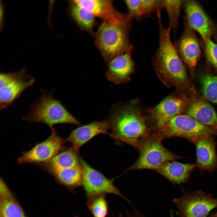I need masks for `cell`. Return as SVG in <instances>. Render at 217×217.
<instances>
[{
  "instance_id": "obj_10",
  "label": "cell",
  "mask_w": 217,
  "mask_h": 217,
  "mask_svg": "<svg viewBox=\"0 0 217 217\" xmlns=\"http://www.w3.org/2000/svg\"><path fill=\"white\" fill-rule=\"evenodd\" d=\"M181 217H207L217 207V198L200 191L184 193L174 199Z\"/></svg>"
},
{
  "instance_id": "obj_9",
  "label": "cell",
  "mask_w": 217,
  "mask_h": 217,
  "mask_svg": "<svg viewBox=\"0 0 217 217\" xmlns=\"http://www.w3.org/2000/svg\"><path fill=\"white\" fill-rule=\"evenodd\" d=\"M79 159L83 173L82 186L88 200L100 195L113 194L131 203L114 185L112 180L92 167L82 158Z\"/></svg>"
},
{
  "instance_id": "obj_5",
  "label": "cell",
  "mask_w": 217,
  "mask_h": 217,
  "mask_svg": "<svg viewBox=\"0 0 217 217\" xmlns=\"http://www.w3.org/2000/svg\"><path fill=\"white\" fill-rule=\"evenodd\" d=\"M163 140L156 133H151L140 142L139 157L127 170L151 169L156 171L164 163L181 157L170 152L162 145Z\"/></svg>"
},
{
  "instance_id": "obj_31",
  "label": "cell",
  "mask_w": 217,
  "mask_h": 217,
  "mask_svg": "<svg viewBox=\"0 0 217 217\" xmlns=\"http://www.w3.org/2000/svg\"><path fill=\"white\" fill-rule=\"evenodd\" d=\"M1 0L0 4V30L1 32L3 30L4 26V12L5 6Z\"/></svg>"
},
{
  "instance_id": "obj_8",
  "label": "cell",
  "mask_w": 217,
  "mask_h": 217,
  "mask_svg": "<svg viewBox=\"0 0 217 217\" xmlns=\"http://www.w3.org/2000/svg\"><path fill=\"white\" fill-rule=\"evenodd\" d=\"M185 96L178 92L163 99L156 106L145 109L153 132L173 117L181 114L188 105Z\"/></svg>"
},
{
  "instance_id": "obj_29",
  "label": "cell",
  "mask_w": 217,
  "mask_h": 217,
  "mask_svg": "<svg viewBox=\"0 0 217 217\" xmlns=\"http://www.w3.org/2000/svg\"><path fill=\"white\" fill-rule=\"evenodd\" d=\"M141 0H125L124 2L128 10V13L133 19L137 20Z\"/></svg>"
},
{
  "instance_id": "obj_32",
  "label": "cell",
  "mask_w": 217,
  "mask_h": 217,
  "mask_svg": "<svg viewBox=\"0 0 217 217\" xmlns=\"http://www.w3.org/2000/svg\"><path fill=\"white\" fill-rule=\"evenodd\" d=\"M127 217H145L136 209H134L133 213H130L128 215ZM170 217H174L173 214H170Z\"/></svg>"
},
{
  "instance_id": "obj_24",
  "label": "cell",
  "mask_w": 217,
  "mask_h": 217,
  "mask_svg": "<svg viewBox=\"0 0 217 217\" xmlns=\"http://www.w3.org/2000/svg\"><path fill=\"white\" fill-rule=\"evenodd\" d=\"M201 82L204 97L211 102L217 104V76L206 74L201 77Z\"/></svg>"
},
{
  "instance_id": "obj_2",
  "label": "cell",
  "mask_w": 217,
  "mask_h": 217,
  "mask_svg": "<svg viewBox=\"0 0 217 217\" xmlns=\"http://www.w3.org/2000/svg\"><path fill=\"white\" fill-rule=\"evenodd\" d=\"M111 113V135L138 149L142 140L153 132L145 109L137 99L114 106Z\"/></svg>"
},
{
  "instance_id": "obj_19",
  "label": "cell",
  "mask_w": 217,
  "mask_h": 217,
  "mask_svg": "<svg viewBox=\"0 0 217 217\" xmlns=\"http://www.w3.org/2000/svg\"><path fill=\"white\" fill-rule=\"evenodd\" d=\"M72 146L60 152L52 159L40 166L43 171L51 174L59 169L80 167L79 157Z\"/></svg>"
},
{
  "instance_id": "obj_27",
  "label": "cell",
  "mask_w": 217,
  "mask_h": 217,
  "mask_svg": "<svg viewBox=\"0 0 217 217\" xmlns=\"http://www.w3.org/2000/svg\"><path fill=\"white\" fill-rule=\"evenodd\" d=\"M163 9L164 0H141L137 20L149 17L154 12H160Z\"/></svg>"
},
{
  "instance_id": "obj_17",
  "label": "cell",
  "mask_w": 217,
  "mask_h": 217,
  "mask_svg": "<svg viewBox=\"0 0 217 217\" xmlns=\"http://www.w3.org/2000/svg\"><path fill=\"white\" fill-rule=\"evenodd\" d=\"M111 128L109 120L96 121L72 131L66 139L77 151L84 144L100 134H107Z\"/></svg>"
},
{
  "instance_id": "obj_16",
  "label": "cell",
  "mask_w": 217,
  "mask_h": 217,
  "mask_svg": "<svg viewBox=\"0 0 217 217\" xmlns=\"http://www.w3.org/2000/svg\"><path fill=\"white\" fill-rule=\"evenodd\" d=\"M131 53L127 52L119 55L108 64L106 76L109 81L118 85L130 80L131 76L135 68Z\"/></svg>"
},
{
  "instance_id": "obj_21",
  "label": "cell",
  "mask_w": 217,
  "mask_h": 217,
  "mask_svg": "<svg viewBox=\"0 0 217 217\" xmlns=\"http://www.w3.org/2000/svg\"><path fill=\"white\" fill-rule=\"evenodd\" d=\"M67 11L68 15L80 29L94 36L95 32L93 29L96 24L94 15L82 8L74 0L69 1Z\"/></svg>"
},
{
  "instance_id": "obj_25",
  "label": "cell",
  "mask_w": 217,
  "mask_h": 217,
  "mask_svg": "<svg viewBox=\"0 0 217 217\" xmlns=\"http://www.w3.org/2000/svg\"><path fill=\"white\" fill-rule=\"evenodd\" d=\"M2 217H26L20 206L11 198H1Z\"/></svg>"
},
{
  "instance_id": "obj_12",
  "label": "cell",
  "mask_w": 217,
  "mask_h": 217,
  "mask_svg": "<svg viewBox=\"0 0 217 217\" xmlns=\"http://www.w3.org/2000/svg\"><path fill=\"white\" fill-rule=\"evenodd\" d=\"M185 28L197 32L202 40L211 39L215 26L200 4L193 0H183Z\"/></svg>"
},
{
  "instance_id": "obj_15",
  "label": "cell",
  "mask_w": 217,
  "mask_h": 217,
  "mask_svg": "<svg viewBox=\"0 0 217 217\" xmlns=\"http://www.w3.org/2000/svg\"><path fill=\"white\" fill-rule=\"evenodd\" d=\"M197 161L195 165L201 172L211 173L217 169V154L216 144L212 136H207L195 140Z\"/></svg>"
},
{
  "instance_id": "obj_22",
  "label": "cell",
  "mask_w": 217,
  "mask_h": 217,
  "mask_svg": "<svg viewBox=\"0 0 217 217\" xmlns=\"http://www.w3.org/2000/svg\"><path fill=\"white\" fill-rule=\"evenodd\" d=\"M60 184L73 190L82 185L83 173L80 167L57 170L51 174Z\"/></svg>"
},
{
  "instance_id": "obj_18",
  "label": "cell",
  "mask_w": 217,
  "mask_h": 217,
  "mask_svg": "<svg viewBox=\"0 0 217 217\" xmlns=\"http://www.w3.org/2000/svg\"><path fill=\"white\" fill-rule=\"evenodd\" d=\"M188 105L187 114L204 125L217 130V114L204 97L193 98Z\"/></svg>"
},
{
  "instance_id": "obj_33",
  "label": "cell",
  "mask_w": 217,
  "mask_h": 217,
  "mask_svg": "<svg viewBox=\"0 0 217 217\" xmlns=\"http://www.w3.org/2000/svg\"><path fill=\"white\" fill-rule=\"evenodd\" d=\"M213 36L217 40V27L215 26Z\"/></svg>"
},
{
  "instance_id": "obj_13",
  "label": "cell",
  "mask_w": 217,
  "mask_h": 217,
  "mask_svg": "<svg viewBox=\"0 0 217 217\" xmlns=\"http://www.w3.org/2000/svg\"><path fill=\"white\" fill-rule=\"evenodd\" d=\"M183 61L194 75L196 66L202 55L201 44L194 31L185 28L180 38L174 43Z\"/></svg>"
},
{
  "instance_id": "obj_28",
  "label": "cell",
  "mask_w": 217,
  "mask_h": 217,
  "mask_svg": "<svg viewBox=\"0 0 217 217\" xmlns=\"http://www.w3.org/2000/svg\"><path fill=\"white\" fill-rule=\"evenodd\" d=\"M201 44L207 61L217 70V43L208 39L202 40Z\"/></svg>"
},
{
  "instance_id": "obj_6",
  "label": "cell",
  "mask_w": 217,
  "mask_h": 217,
  "mask_svg": "<svg viewBox=\"0 0 217 217\" xmlns=\"http://www.w3.org/2000/svg\"><path fill=\"white\" fill-rule=\"evenodd\" d=\"M163 140L178 137L193 143L207 136H217V130L200 123L187 115L175 116L166 122L156 132Z\"/></svg>"
},
{
  "instance_id": "obj_30",
  "label": "cell",
  "mask_w": 217,
  "mask_h": 217,
  "mask_svg": "<svg viewBox=\"0 0 217 217\" xmlns=\"http://www.w3.org/2000/svg\"><path fill=\"white\" fill-rule=\"evenodd\" d=\"M0 193L1 198H11L8 188L1 178H0Z\"/></svg>"
},
{
  "instance_id": "obj_7",
  "label": "cell",
  "mask_w": 217,
  "mask_h": 217,
  "mask_svg": "<svg viewBox=\"0 0 217 217\" xmlns=\"http://www.w3.org/2000/svg\"><path fill=\"white\" fill-rule=\"evenodd\" d=\"M35 79L27 73L25 68L17 72L1 73L0 108L5 109L19 98L27 88L33 86Z\"/></svg>"
},
{
  "instance_id": "obj_4",
  "label": "cell",
  "mask_w": 217,
  "mask_h": 217,
  "mask_svg": "<svg viewBox=\"0 0 217 217\" xmlns=\"http://www.w3.org/2000/svg\"><path fill=\"white\" fill-rule=\"evenodd\" d=\"M41 94L30 105L29 112L22 118L24 121L42 123L51 129L57 124H70L80 125V123L52 95V91L40 90Z\"/></svg>"
},
{
  "instance_id": "obj_14",
  "label": "cell",
  "mask_w": 217,
  "mask_h": 217,
  "mask_svg": "<svg viewBox=\"0 0 217 217\" xmlns=\"http://www.w3.org/2000/svg\"><path fill=\"white\" fill-rule=\"evenodd\" d=\"M83 8L103 22L118 24L132 18L128 13L119 12L113 6L111 0H74Z\"/></svg>"
},
{
  "instance_id": "obj_26",
  "label": "cell",
  "mask_w": 217,
  "mask_h": 217,
  "mask_svg": "<svg viewBox=\"0 0 217 217\" xmlns=\"http://www.w3.org/2000/svg\"><path fill=\"white\" fill-rule=\"evenodd\" d=\"M105 195H102L88 200V208L94 217H105L108 214V206Z\"/></svg>"
},
{
  "instance_id": "obj_34",
  "label": "cell",
  "mask_w": 217,
  "mask_h": 217,
  "mask_svg": "<svg viewBox=\"0 0 217 217\" xmlns=\"http://www.w3.org/2000/svg\"><path fill=\"white\" fill-rule=\"evenodd\" d=\"M207 217H217V212L211 214Z\"/></svg>"
},
{
  "instance_id": "obj_11",
  "label": "cell",
  "mask_w": 217,
  "mask_h": 217,
  "mask_svg": "<svg viewBox=\"0 0 217 217\" xmlns=\"http://www.w3.org/2000/svg\"><path fill=\"white\" fill-rule=\"evenodd\" d=\"M51 134L47 139L36 144L29 151L22 152L17 159V164L40 166L60 152L65 140L58 134L55 128L51 129Z\"/></svg>"
},
{
  "instance_id": "obj_23",
  "label": "cell",
  "mask_w": 217,
  "mask_h": 217,
  "mask_svg": "<svg viewBox=\"0 0 217 217\" xmlns=\"http://www.w3.org/2000/svg\"><path fill=\"white\" fill-rule=\"evenodd\" d=\"M183 0H164V9L167 13L169 26L175 32L178 26Z\"/></svg>"
},
{
  "instance_id": "obj_1",
  "label": "cell",
  "mask_w": 217,
  "mask_h": 217,
  "mask_svg": "<svg viewBox=\"0 0 217 217\" xmlns=\"http://www.w3.org/2000/svg\"><path fill=\"white\" fill-rule=\"evenodd\" d=\"M161 16L157 17L159 27L158 48L152 58V64L158 77L167 87L178 90L192 89L183 61L171 39V29L164 27Z\"/></svg>"
},
{
  "instance_id": "obj_20",
  "label": "cell",
  "mask_w": 217,
  "mask_h": 217,
  "mask_svg": "<svg viewBox=\"0 0 217 217\" xmlns=\"http://www.w3.org/2000/svg\"><path fill=\"white\" fill-rule=\"evenodd\" d=\"M195 167V165L175 161L166 162L156 171L171 183L180 184L186 182Z\"/></svg>"
},
{
  "instance_id": "obj_3",
  "label": "cell",
  "mask_w": 217,
  "mask_h": 217,
  "mask_svg": "<svg viewBox=\"0 0 217 217\" xmlns=\"http://www.w3.org/2000/svg\"><path fill=\"white\" fill-rule=\"evenodd\" d=\"M133 20L131 18L118 24L102 22L99 25L94 36L95 43L107 64L119 55L132 52L134 48L129 35Z\"/></svg>"
},
{
  "instance_id": "obj_35",
  "label": "cell",
  "mask_w": 217,
  "mask_h": 217,
  "mask_svg": "<svg viewBox=\"0 0 217 217\" xmlns=\"http://www.w3.org/2000/svg\"><path fill=\"white\" fill-rule=\"evenodd\" d=\"M75 217H79L78 216H77V215H75Z\"/></svg>"
}]
</instances>
